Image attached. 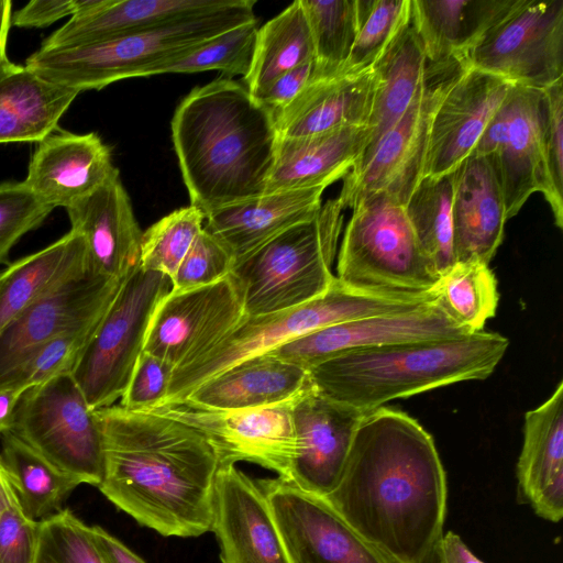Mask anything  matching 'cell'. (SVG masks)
I'll return each instance as SVG.
<instances>
[{"label": "cell", "instance_id": "29", "mask_svg": "<svg viewBox=\"0 0 563 563\" xmlns=\"http://www.w3.org/2000/svg\"><path fill=\"white\" fill-rule=\"evenodd\" d=\"M229 0H85L40 49L93 43L211 11Z\"/></svg>", "mask_w": 563, "mask_h": 563}, {"label": "cell", "instance_id": "7", "mask_svg": "<svg viewBox=\"0 0 563 563\" xmlns=\"http://www.w3.org/2000/svg\"><path fill=\"white\" fill-rule=\"evenodd\" d=\"M426 302L375 297L347 288L336 277L319 297L298 307L245 318L220 342L174 371L157 407L178 406L200 384L246 358L266 354L292 340L330 325L413 310Z\"/></svg>", "mask_w": 563, "mask_h": 563}, {"label": "cell", "instance_id": "31", "mask_svg": "<svg viewBox=\"0 0 563 563\" xmlns=\"http://www.w3.org/2000/svg\"><path fill=\"white\" fill-rule=\"evenodd\" d=\"M516 0H411L427 63L462 62Z\"/></svg>", "mask_w": 563, "mask_h": 563}, {"label": "cell", "instance_id": "12", "mask_svg": "<svg viewBox=\"0 0 563 563\" xmlns=\"http://www.w3.org/2000/svg\"><path fill=\"white\" fill-rule=\"evenodd\" d=\"M543 91L511 85L471 154L484 156L498 179L506 219L515 217L536 191L547 199L558 228L563 208L553 196L545 169Z\"/></svg>", "mask_w": 563, "mask_h": 563}, {"label": "cell", "instance_id": "41", "mask_svg": "<svg viewBox=\"0 0 563 563\" xmlns=\"http://www.w3.org/2000/svg\"><path fill=\"white\" fill-rule=\"evenodd\" d=\"M103 314L70 327L38 345L0 378V388L26 390L71 373Z\"/></svg>", "mask_w": 563, "mask_h": 563}, {"label": "cell", "instance_id": "25", "mask_svg": "<svg viewBox=\"0 0 563 563\" xmlns=\"http://www.w3.org/2000/svg\"><path fill=\"white\" fill-rule=\"evenodd\" d=\"M452 244L456 262L489 264L507 221L503 192L489 162L468 155L454 170Z\"/></svg>", "mask_w": 563, "mask_h": 563}, {"label": "cell", "instance_id": "55", "mask_svg": "<svg viewBox=\"0 0 563 563\" xmlns=\"http://www.w3.org/2000/svg\"><path fill=\"white\" fill-rule=\"evenodd\" d=\"M12 2L0 0V62L7 58V41L11 26Z\"/></svg>", "mask_w": 563, "mask_h": 563}, {"label": "cell", "instance_id": "45", "mask_svg": "<svg viewBox=\"0 0 563 563\" xmlns=\"http://www.w3.org/2000/svg\"><path fill=\"white\" fill-rule=\"evenodd\" d=\"M53 207L38 199L23 181L0 184V264L15 243L42 224Z\"/></svg>", "mask_w": 563, "mask_h": 563}, {"label": "cell", "instance_id": "35", "mask_svg": "<svg viewBox=\"0 0 563 563\" xmlns=\"http://www.w3.org/2000/svg\"><path fill=\"white\" fill-rule=\"evenodd\" d=\"M0 462L23 514L41 521L63 510L71 492L81 484L62 471L11 431L2 433Z\"/></svg>", "mask_w": 563, "mask_h": 563}, {"label": "cell", "instance_id": "20", "mask_svg": "<svg viewBox=\"0 0 563 563\" xmlns=\"http://www.w3.org/2000/svg\"><path fill=\"white\" fill-rule=\"evenodd\" d=\"M512 84L466 67L433 114L424 158V176L454 172L473 152Z\"/></svg>", "mask_w": 563, "mask_h": 563}, {"label": "cell", "instance_id": "34", "mask_svg": "<svg viewBox=\"0 0 563 563\" xmlns=\"http://www.w3.org/2000/svg\"><path fill=\"white\" fill-rule=\"evenodd\" d=\"M426 65L422 44L410 21L373 66L375 89L366 123L368 139L356 165L404 115L423 82Z\"/></svg>", "mask_w": 563, "mask_h": 563}, {"label": "cell", "instance_id": "1", "mask_svg": "<svg viewBox=\"0 0 563 563\" xmlns=\"http://www.w3.org/2000/svg\"><path fill=\"white\" fill-rule=\"evenodd\" d=\"M398 563H422L443 536L448 487L432 435L405 412H367L342 472L323 497Z\"/></svg>", "mask_w": 563, "mask_h": 563}, {"label": "cell", "instance_id": "10", "mask_svg": "<svg viewBox=\"0 0 563 563\" xmlns=\"http://www.w3.org/2000/svg\"><path fill=\"white\" fill-rule=\"evenodd\" d=\"M9 431L81 484H100V424L71 373L26 389L15 406Z\"/></svg>", "mask_w": 563, "mask_h": 563}, {"label": "cell", "instance_id": "5", "mask_svg": "<svg viewBox=\"0 0 563 563\" xmlns=\"http://www.w3.org/2000/svg\"><path fill=\"white\" fill-rule=\"evenodd\" d=\"M255 0H229L224 5L93 43L38 49L25 67L51 82L76 89H102L142 74L239 25L255 21Z\"/></svg>", "mask_w": 563, "mask_h": 563}, {"label": "cell", "instance_id": "51", "mask_svg": "<svg viewBox=\"0 0 563 563\" xmlns=\"http://www.w3.org/2000/svg\"><path fill=\"white\" fill-rule=\"evenodd\" d=\"M314 60L301 64L278 77L257 99L274 112L289 104L313 79Z\"/></svg>", "mask_w": 563, "mask_h": 563}, {"label": "cell", "instance_id": "4", "mask_svg": "<svg viewBox=\"0 0 563 563\" xmlns=\"http://www.w3.org/2000/svg\"><path fill=\"white\" fill-rule=\"evenodd\" d=\"M509 341L479 331L463 336L408 341L350 351L310 367L313 387L369 412L385 402L472 379H485Z\"/></svg>", "mask_w": 563, "mask_h": 563}, {"label": "cell", "instance_id": "24", "mask_svg": "<svg viewBox=\"0 0 563 563\" xmlns=\"http://www.w3.org/2000/svg\"><path fill=\"white\" fill-rule=\"evenodd\" d=\"M312 386L307 368L266 353L212 376L178 406L201 410L261 408L291 402Z\"/></svg>", "mask_w": 563, "mask_h": 563}, {"label": "cell", "instance_id": "40", "mask_svg": "<svg viewBox=\"0 0 563 563\" xmlns=\"http://www.w3.org/2000/svg\"><path fill=\"white\" fill-rule=\"evenodd\" d=\"M257 30V20L228 30L146 69L142 77L206 70H220L230 76L244 77L250 69Z\"/></svg>", "mask_w": 563, "mask_h": 563}, {"label": "cell", "instance_id": "26", "mask_svg": "<svg viewBox=\"0 0 563 563\" xmlns=\"http://www.w3.org/2000/svg\"><path fill=\"white\" fill-rule=\"evenodd\" d=\"M518 493L534 512L551 522L563 516V382L525 416L517 463Z\"/></svg>", "mask_w": 563, "mask_h": 563}, {"label": "cell", "instance_id": "9", "mask_svg": "<svg viewBox=\"0 0 563 563\" xmlns=\"http://www.w3.org/2000/svg\"><path fill=\"white\" fill-rule=\"evenodd\" d=\"M170 288L167 276L141 266L121 284L71 371L90 409L112 406L124 394L152 314Z\"/></svg>", "mask_w": 563, "mask_h": 563}, {"label": "cell", "instance_id": "27", "mask_svg": "<svg viewBox=\"0 0 563 563\" xmlns=\"http://www.w3.org/2000/svg\"><path fill=\"white\" fill-rule=\"evenodd\" d=\"M325 188L275 191L230 205L208 214L203 229L228 249L235 266L279 233L312 219Z\"/></svg>", "mask_w": 563, "mask_h": 563}, {"label": "cell", "instance_id": "23", "mask_svg": "<svg viewBox=\"0 0 563 563\" xmlns=\"http://www.w3.org/2000/svg\"><path fill=\"white\" fill-rule=\"evenodd\" d=\"M117 173L98 134L59 131L40 142L23 183L46 205L67 209Z\"/></svg>", "mask_w": 563, "mask_h": 563}, {"label": "cell", "instance_id": "19", "mask_svg": "<svg viewBox=\"0 0 563 563\" xmlns=\"http://www.w3.org/2000/svg\"><path fill=\"white\" fill-rule=\"evenodd\" d=\"M212 501L222 563H289L262 489L234 464H220Z\"/></svg>", "mask_w": 563, "mask_h": 563}, {"label": "cell", "instance_id": "8", "mask_svg": "<svg viewBox=\"0 0 563 563\" xmlns=\"http://www.w3.org/2000/svg\"><path fill=\"white\" fill-rule=\"evenodd\" d=\"M343 211L338 197L328 200L312 219L279 233L233 267L246 316L298 307L331 287Z\"/></svg>", "mask_w": 563, "mask_h": 563}, {"label": "cell", "instance_id": "15", "mask_svg": "<svg viewBox=\"0 0 563 563\" xmlns=\"http://www.w3.org/2000/svg\"><path fill=\"white\" fill-rule=\"evenodd\" d=\"M256 483L289 563H398L365 540L323 497L279 476Z\"/></svg>", "mask_w": 563, "mask_h": 563}, {"label": "cell", "instance_id": "48", "mask_svg": "<svg viewBox=\"0 0 563 563\" xmlns=\"http://www.w3.org/2000/svg\"><path fill=\"white\" fill-rule=\"evenodd\" d=\"M174 371L169 363L143 351L120 405L134 411L156 409L166 396Z\"/></svg>", "mask_w": 563, "mask_h": 563}, {"label": "cell", "instance_id": "30", "mask_svg": "<svg viewBox=\"0 0 563 563\" xmlns=\"http://www.w3.org/2000/svg\"><path fill=\"white\" fill-rule=\"evenodd\" d=\"M367 139L366 125L305 137H278L265 194L330 186L356 165Z\"/></svg>", "mask_w": 563, "mask_h": 563}, {"label": "cell", "instance_id": "47", "mask_svg": "<svg viewBox=\"0 0 563 563\" xmlns=\"http://www.w3.org/2000/svg\"><path fill=\"white\" fill-rule=\"evenodd\" d=\"M542 91L545 169L555 201L563 208V79Z\"/></svg>", "mask_w": 563, "mask_h": 563}, {"label": "cell", "instance_id": "39", "mask_svg": "<svg viewBox=\"0 0 563 563\" xmlns=\"http://www.w3.org/2000/svg\"><path fill=\"white\" fill-rule=\"evenodd\" d=\"M314 48L313 78L340 74L358 25L357 0H300Z\"/></svg>", "mask_w": 563, "mask_h": 563}, {"label": "cell", "instance_id": "21", "mask_svg": "<svg viewBox=\"0 0 563 563\" xmlns=\"http://www.w3.org/2000/svg\"><path fill=\"white\" fill-rule=\"evenodd\" d=\"M123 280L87 268L27 307L0 331V378L59 332L103 314Z\"/></svg>", "mask_w": 563, "mask_h": 563}, {"label": "cell", "instance_id": "17", "mask_svg": "<svg viewBox=\"0 0 563 563\" xmlns=\"http://www.w3.org/2000/svg\"><path fill=\"white\" fill-rule=\"evenodd\" d=\"M467 334L471 333L454 322L434 299L410 311L367 317L322 328L268 354L309 369L350 351Z\"/></svg>", "mask_w": 563, "mask_h": 563}, {"label": "cell", "instance_id": "13", "mask_svg": "<svg viewBox=\"0 0 563 563\" xmlns=\"http://www.w3.org/2000/svg\"><path fill=\"white\" fill-rule=\"evenodd\" d=\"M466 67L541 90L563 79V0H516L468 54Z\"/></svg>", "mask_w": 563, "mask_h": 563}, {"label": "cell", "instance_id": "3", "mask_svg": "<svg viewBox=\"0 0 563 563\" xmlns=\"http://www.w3.org/2000/svg\"><path fill=\"white\" fill-rule=\"evenodd\" d=\"M170 128L191 206L206 217L265 194L278 135L273 111L244 85L219 78L194 88Z\"/></svg>", "mask_w": 563, "mask_h": 563}, {"label": "cell", "instance_id": "16", "mask_svg": "<svg viewBox=\"0 0 563 563\" xmlns=\"http://www.w3.org/2000/svg\"><path fill=\"white\" fill-rule=\"evenodd\" d=\"M291 402L239 410H201L165 406L155 412L180 421L202 434L220 464L245 461L290 479L296 453Z\"/></svg>", "mask_w": 563, "mask_h": 563}, {"label": "cell", "instance_id": "42", "mask_svg": "<svg viewBox=\"0 0 563 563\" xmlns=\"http://www.w3.org/2000/svg\"><path fill=\"white\" fill-rule=\"evenodd\" d=\"M357 8L356 37L341 73L372 68L411 19V0H357Z\"/></svg>", "mask_w": 563, "mask_h": 563}, {"label": "cell", "instance_id": "50", "mask_svg": "<svg viewBox=\"0 0 563 563\" xmlns=\"http://www.w3.org/2000/svg\"><path fill=\"white\" fill-rule=\"evenodd\" d=\"M85 0H32L11 18L20 27H45L65 16L79 12Z\"/></svg>", "mask_w": 563, "mask_h": 563}, {"label": "cell", "instance_id": "22", "mask_svg": "<svg viewBox=\"0 0 563 563\" xmlns=\"http://www.w3.org/2000/svg\"><path fill=\"white\" fill-rule=\"evenodd\" d=\"M66 210L70 230L85 241L92 273L123 280L140 266L143 232L119 173Z\"/></svg>", "mask_w": 563, "mask_h": 563}, {"label": "cell", "instance_id": "18", "mask_svg": "<svg viewBox=\"0 0 563 563\" xmlns=\"http://www.w3.org/2000/svg\"><path fill=\"white\" fill-rule=\"evenodd\" d=\"M366 413L327 397L313 386L297 397L291 404L296 453L289 481L306 492L327 496Z\"/></svg>", "mask_w": 563, "mask_h": 563}, {"label": "cell", "instance_id": "6", "mask_svg": "<svg viewBox=\"0 0 563 563\" xmlns=\"http://www.w3.org/2000/svg\"><path fill=\"white\" fill-rule=\"evenodd\" d=\"M352 210L339 250L336 279L375 297L434 300L440 274L420 247L405 206L376 194Z\"/></svg>", "mask_w": 563, "mask_h": 563}, {"label": "cell", "instance_id": "11", "mask_svg": "<svg viewBox=\"0 0 563 563\" xmlns=\"http://www.w3.org/2000/svg\"><path fill=\"white\" fill-rule=\"evenodd\" d=\"M465 68V63L456 60L427 63L423 82L404 115L344 177L338 196L344 209H353L361 199L376 194L406 205L422 178L437 107Z\"/></svg>", "mask_w": 563, "mask_h": 563}, {"label": "cell", "instance_id": "37", "mask_svg": "<svg viewBox=\"0 0 563 563\" xmlns=\"http://www.w3.org/2000/svg\"><path fill=\"white\" fill-rule=\"evenodd\" d=\"M454 177V172L422 177L405 205L417 241L440 277L455 264L452 244Z\"/></svg>", "mask_w": 563, "mask_h": 563}, {"label": "cell", "instance_id": "54", "mask_svg": "<svg viewBox=\"0 0 563 563\" xmlns=\"http://www.w3.org/2000/svg\"><path fill=\"white\" fill-rule=\"evenodd\" d=\"M25 390L0 388V437L12 426L15 406Z\"/></svg>", "mask_w": 563, "mask_h": 563}, {"label": "cell", "instance_id": "33", "mask_svg": "<svg viewBox=\"0 0 563 563\" xmlns=\"http://www.w3.org/2000/svg\"><path fill=\"white\" fill-rule=\"evenodd\" d=\"M82 236L74 230L0 271V331L27 307L86 271Z\"/></svg>", "mask_w": 563, "mask_h": 563}, {"label": "cell", "instance_id": "32", "mask_svg": "<svg viewBox=\"0 0 563 563\" xmlns=\"http://www.w3.org/2000/svg\"><path fill=\"white\" fill-rule=\"evenodd\" d=\"M80 91L43 79L8 57L0 62V144L42 142Z\"/></svg>", "mask_w": 563, "mask_h": 563}, {"label": "cell", "instance_id": "36", "mask_svg": "<svg viewBox=\"0 0 563 563\" xmlns=\"http://www.w3.org/2000/svg\"><path fill=\"white\" fill-rule=\"evenodd\" d=\"M310 60H314L312 37L296 0L257 30L244 86L258 99L278 77Z\"/></svg>", "mask_w": 563, "mask_h": 563}, {"label": "cell", "instance_id": "28", "mask_svg": "<svg viewBox=\"0 0 563 563\" xmlns=\"http://www.w3.org/2000/svg\"><path fill=\"white\" fill-rule=\"evenodd\" d=\"M375 89L373 67L313 78L285 108L274 112L278 137H305L366 125Z\"/></svg>", "mask_w": 563, "mask_h": 563}, {"label": "cell", "instance_id": "56", "mask_svg": "<svg viewBox=\"0 0 563 563\" xmlns=\"http://www.w3.org/2000/svg\"><path fill=\"white\" fill-rule=\"evenodd\" d=\"M14 503H18V499L0 462V515Z\"/></svg>", "mask_w": 563, "mask_h": 563}, {"label": "cell", "instance_id": "38", "mask_svg": "<svg viewBox=\"0 0 563 563\" xmlns=\"http://www.w3.org/2000/svg\"><path fill=\"white\" fill-rule=\"evenodd\" d=\"M443 311L470 333L483 331L498 305L497 280L487 264L456 262L435 288Z\"/></svg>", "mask_w": 563, "mask_h": 563}, {"label": "cell", "instance_id": "43", "mask_svg": "<svg viewBox=\"0 0 563 563\" xmlns=\"http://www.w3.org/2000/svg\"><path fill=\"white\" fill-rule=\"evenodd\" d=\"M206 216L196 207L179 208L142 234L140 266L170 280L203 229Z\"/></svg>", "mask_w": 563, "mask_h": 563}, {"label": "cell", "instance_id": "44", "mask_svg": "<svg viewBox=\"0 0 563 563\" xmlns=\"http://www.w3.org/2000/svg\"><path fill=\"white\" fill-rule=\"evenodd\" d=\"M33 563H107L91 526L63 509L38 521Z\"/></svg>", "mask_w": 563, "mask_h": 563}, {"label": "cell", "instance_id": "52", "mask_svg": "<svg viewBox=\"0 0 563 563\" xmlns=\"http://www.w3.org/2000/svg\"><path fill=\"white\" fill-rule=\"evenodd\" d=\"M95 540L107 563H145L119 539L99 526H91Z\"/></svg>", "mask_w": 563, "mask_h": 563}, {"label": "cell", "instance_id": "49", "mask_svg": "<svg viewBox=\"0 0 563 563\" xmlns=\"http://www.w3.org/2000/svg\"><path fill=\"white\" fill-rule=\"evenodd\" d=\"M38 521L27 518L18 503L0 515V563H33Z\"/></svg>", "mask_w": 563, "mask_h": 563}, {"label": "cell", "instance_id": "53", "mask_svg": "<svg viewBox=\"0 0 563 563\" xmlns=\"http://www.w3.org/2000/svg\"><path fill=\"white\" fill-rule=\"evenodd\" d=\"M435 551L439 563H485L470 550L459 534L452 531L441 537Z\"/></svg>", "mask_w": 563, "mask_h": 563}, {"label": "cell", "instance_id": "46", "mask_svg": "<svg viewBox=\"0 0 563 563\" xmlns=\"http://www.w3.org/2000/svg\"><path fill=\"white\" fill-rule=\"evenodd\" d=\"M234 260L228 249L205 229L178 267L172 291H185L217 283L232 273Z\"/></svg>", "mask_w": 563, "mask_h": 563}, {"label": "cell", "instance_id": "57", "mask_svg": "<svg viewBox=\"0 0 563 563\" xmlns=\"http://www.w3.org/2000/svg\"><path fill=\"white\" fill-rule=\"evenodd\" d=\"M422 563H439L435 550Z\"/></svg>", "mask_w": 563, "mask_h": 563}, {"label": "cell", "instance_id": "2", "mask_svg": "<svg viewBox=\"0 0 563 563\" xmlns=\"http://www.w3.org/2000/svg\"><path fill=\"white\" fill-rule=\"evenodd\" d=\"M103 441L100 492L141 526L164 537L211 531L220 462L189 426L112 405L95 410Z\"/></svg>", "mask_w": 563, "mask_h": 563}, {"label": "cell", "instance_id": "14", "mask_svg": "<svg viewBox=\"0 0 563 563\" xmlns=\"http://www.w3.org/2000/svg\"><path fill=\"white\" fill-rule=\"evenodd\" d=\"M245 316L243 289L233 273L211 285L169 290L152 314L143 351L180 368L220 342Z\"/></svg>", "mask_w": 563, "mask_h": 563}]
</instances>
